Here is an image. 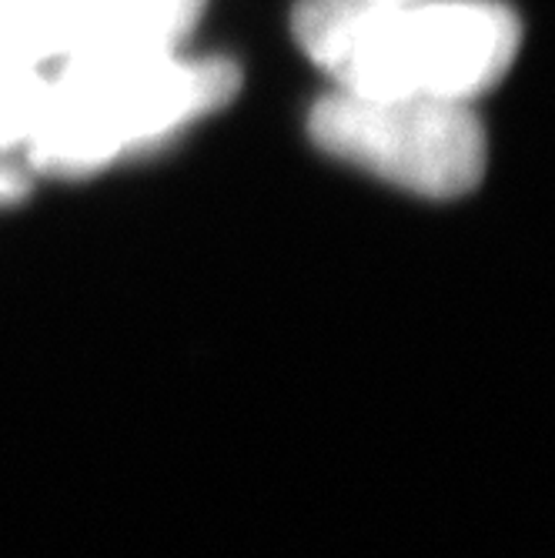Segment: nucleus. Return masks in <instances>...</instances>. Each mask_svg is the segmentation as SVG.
<instances>
[{
	"instance_id": "obj_1",
	"label": "nucleus",
	"mask_w": 555,
	"mask_h": 558,
	"mask_svg": "<svg viewBox=\"0 0 555 558\" xmlns=\"http://www.w3.org/2000/svg\"><path fill=\"white\" fill-rule=\"evenodd\" d=\"M294 40L341 94L472 105L512 68L519 17L498 0H301Z\"/></svg>"
},
{
	"instance_id": "obj_2",
	"label": "nucleus",
	"mask_w": 555,
	"mask_h": 558,
	"mask_svg": "<svg viewBox=\"0 0 555 558\" xmlns=\"http://www.w3.org/2000/svg\"><path fill=\"white\" fill-rule=\"evenodd\" d=\"M61 61L21 147L31 174H94L208 118L241 87L238 64L178 50H71Z\"/></svg>"
},
{
	"instance_id": "obj_3",
	"label": "nucleus",
	"mask_w": 555,
	"mask_h": 558,
	"mask_svg": "<svg viewBox=\"0 0 555 558\" xmlns=\"http://www.w3.org/2000/svg\"><path fill=\"white\" fill-rule=\"evenodd\" d=\"M309 131L331 158L438 201L469 194L488 161L485 128L459 100L335 90L312 108Z\"/></svg>"
},
{
	"instance_id": "obj_4",
	"label": "nucleus",
	"mask_w": 555,
	"mask_h": 558,
	"mask_svg": "<svg viewBox=\"0 0 555 558\" xmlns=\"http://www.w3.org/2000/svg\"><path fill=\"white\" fill-rule=\"evenodd\" d=\"M205 0H68L71 50H178Z\"/></svg>"
},
{
	"instance_id": "obj_5",
	"label": "nucleus",
	"mask_w": 555,
	"mask_h": 558,
	"mask_svg": "<svg viewBox=\"0 0 555 558\" xmlns=\"http://www.w3.org/2000/svg\"><path fill=\"white\" fill-rule=\"evenodd\" d=\"M68 54V0H0V64L37 68Z\"/></svg>"
},
{
	"instance_id": "obj_6",
	"label": "nucleus",
	"mask_w": 555,
	"mask_h": 558,
	"mask_svg": "<svg viewBox=\"0 0 555 558\" xmlns=\"http://www.w3.org/2000/svg\"><path fill=\"white\" fill-rule=\"evenodd\" d=\"M47 74L37 68H4L0 64V150L21 155L34 128Z\"/></svg>"
},
{
	"instance_id": "obj_7",
	"label": "nucleus",
	"mask_w": 555,
	"mask_h": 558,
	"mask_svg": "<svg viewBox=\"0 0 555 558\" xmlns=\"http://www.w3.org/2000/svg\"><path fill=\"white\" fill-rule=\"evenodd\" d=\"M31 168L24 165L21 155H11V150H0V208H11L17 201L27 197L31 191Z\"/></svg>"
},
{
	"instance_id": "obj_8",
	"label": "nucleus",
	"mask_w": 555,
	"mask_h": 558,
	"mask_svg": "<svg viewBox=\"0 0 555 558\" xmlns=\"http://www.w3.org/2000/svg\"><path fill=\"white\" fill-rule=\"evenodd\" d=\"M385 4H398V0H385Z\"/></svg>"
}]
</instances>
